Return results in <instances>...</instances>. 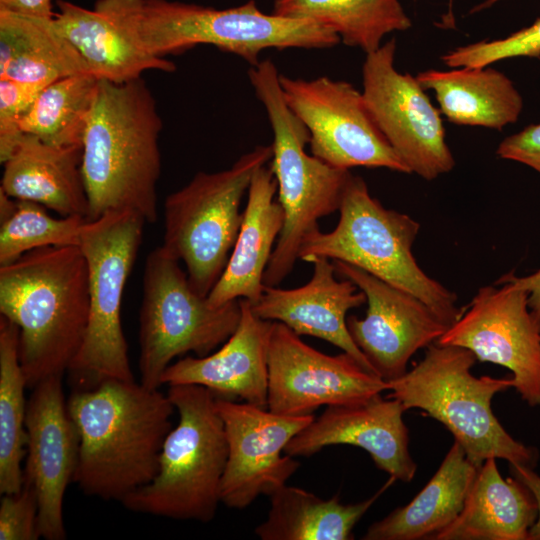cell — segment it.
Segmentation results:
<instances>
[{
  "mask_svg": "<svg viewBox=\"0 0 540 540\" xmlns=\"http://www.w3.org/2000/svg\"><path fill=\"white\" fill-rule=\"evenodd\" d=\"M389 388L388 381L364 369L346 352L324 354L285 324L273 321L268 348L269 411L305 416L322 405L362 402Z\"/></svg>",
  "mask_w": 540,
  "mask_h": 540,
  "instance_id": "15",
  "label": "cell"
},
{
  "mask_svg": "<svg viewBox=\"0 0 540 540\" xmlns=\"http://www.w3.org/2000/svg\"><path fill=\"white\" fill-rule=\"evenodd\" d=\"M273 155L272 145L257 146L230 168L198 172L164 203L163 250L182 261L192 288L207 297L220 279L236 242L240 205L252 177Z\"/></svg>",
  "mask_w": 540,
  "mask_h": 540,
  "instance_id": "10",
  "label": "cell"
},
{
  "mask_svg": "<svg viewBox=\"0 0 540 540\" xmlns=\"http://www.w3.org/2000/svg\"><path fill=\"white\" fill-rule=\"evenodd\" d=\"M272 13L322 24L366 54L377 50L385 35L412 25L399 0H275Z\"/></svg>",
  "mask_w": 540,
  "mask_h": 540,
  "instance_id": "30",
  "label": "cell"
},
{
  "mask_svg": "<svg viewBox=\"0 0 540 540\" xmlns=\"http://www.w3.org/2000/svg\"><path fill=\"white\" fill-rule=\"evenodd\" d=\"M177 259L160 246L145 261L139 314L140 383L150 389L174 358L188 352L197 357L212 353L236 330L240 299L213 306L190 285Z\"/></svg>",
  "mask_w": 540,
  "mask_h": 540,
  "instance_id": "11",
  "label": "cell"
},
{
  "mask_svg": "<svg viewBox=\"0 0 540 540\" xmlns=\"http://www.w3.org/2000/svg\"><path fill=\"white\" fill-rule=\"evenodd\" d=\"M62 377H48L32 388L25 418L23 482L36 493L39 534L46 540L66 539L63 499L79 458L80 437L68 412Z\"/></svg>",
  "mask_w": 540,
  "mask_h": 540,
  "instance_id": "18",
  "label": "cell"
},
{
  "mask_svg": "<svg viewBox=\"0 0 540 540\" xmlns=\"http://www.w3.org/2000/svg\"><path fill=\"white\" fill-rule=\"evenodd\" d=\"M68 412L79 437L74 480L91 497L122 502L158 473L175 410L168 395L134 381L72 391Z\"/></svg>",
  "mask_w": 540,
  "mask_h": 540,
  "instance_id": "1",
  "label": "cell"
},
{
  "mask_svg": "<svg viewBox=\"0 0 540 540\" xmlns=\"http://www.w3.org/2000/svg\"><path fill=\"white\" fill-rule=\"evenodd\" d=\"M333 264L337 275L352 281L366 296L365 317H347L354 343L381 378L401 377L410 358L436 342L448 326L416 296L351 264Z\"/></svg>",
  "mask_w": 540,
  "mask_h": 540,
  "instance_id": "17",
  "label": "cell"
},
{
  "mask_svg": "<svg viewBox=\"0 0 540 540\" xmlns=\"http://www.w3.org/2000/svg\"><path fill=\"white\" fill-rule=\"evenodd\" d=\"M477 471L459 442L454 441L424 488L407 505L371 524L362 538L433 539L461 513Z\"/></svg>",
  "mask_w": 540,
  "mask_h": 540,
  "instance_id": "27",
  "label": "cell"
},
{
  "mask_svg": "<svg viewBox=\"0 0 540 540\" xmlns=\"http://www.w3.org/2000/svg\"><path fill=\"white\" fill-rule=\"evenodd\" d=\"M162 127L156 100L142 78L99 80L82 141L88 220L130 210L156 222Z\"/></svg>",
  "mask_w": 540,
  "mask_h": 540,
  "instance_id": "3",
  "label": "cell"
},
{
  "mask_svg": "<svg viewBox=\"0 0 540 540\" xmlns=\"http://www.w3.org/2000/svg\"><path fill=\"white\" fill-rule=\"evenodd\" d=\"M392 477L370 498L343 504L335 495L323 500L302 488L287 486L270 496L267 518L255 528L262 540H350L357 522L395 482Z\"/></svg>",
  "mask_w": 540,
  "mask_h": 540,
  "instance_id": "29",
  "label": "cell"
},
{
  "mask_svg": "<svg viewBox=\"0 0 540 540\" xmlns=\"http://www.w3.org/2000/svg\"><path fill=\"white\" fill-rule=\"evenodd\" d=\"M497 282H511L528 294V306L533 315L540 320V269L536 272L518 277L513 272H509L500 277Z\"/></svg>",
  "mask_w": 540,
  "mask_h": 540,
  "instance_id": "39",
  "label": "cell"
},
{
  "mask_svg": "<svg viewBox=\"0 0 540 540\" xmlns=\"http://www.w3.org/2000/svg\"><path fill=\"white\" fill-rule=\"evenodd\" d=\"M501 159L519 162L540 174V123L504 138L497 147Z\"/></svg>",
  "mask_w": 540,
  "mask_h": 540,
  "instance_id": "37",
  "label": "cell"
},
{
  "mask_svg": "<svg viewBox=\"0 0 540 540\" xmlns=\"http://www.w3.org/2000/svg\"><path fill=\"white\" fill-rule=\"evenodd\" d=\"M241 318L234 333L216 352L186 357L171 364L162 384H196L222 398H239L267 408L268 348L273 321L258 317L251 303L240 299Z\"/></svg>",
  "mask_w": 540,
  "mask_h": 540,
  "instance_id": "21",
  "label": "cell"
},
{
  "mask_svg": "<svg viewBox=\"0 0 540 540\" xmlns=\"http://www.w3.org/2000/svg\"><path fill=\"white\" fill-rule=\"evenodd\" d=\"M0 313L19 329L27 388L63 376L77 355L89 318L86 258L79 246H48L0 266Z\"/></svg>",
  "mask_w": 540,
  "mask_h": 540,
  "instance_id": "2",
  "label": "cell"
},
{
  "mask_svg": "<svg viewBox=\"0 0 540 540\" xmlns=\"http://www.w3.org/2000/svg\"><path fill=\"white\" fill-rule=\"evenodd\" d=\"M38 500L32 486L23 482L15 493L3 494L0 502V539L37 540Z\"/></svg>",
  "mask_w": 540,
  "mask_h": 540,
  "instance_id": "36",
  "label": "cell"
},
{
  "mask_svg": "<svg viewBox=\"0 0 540 540\" xmlns=\"http://www.w3.org/2000/svg\"><path fill=\"white\" fill-rule=\"evenodd\" d=\"M228 458L220 485V501L244 509L261 494L270 496L297 471L299 461L284 453L288 442L313 420L283 416L249 403L217 397Z\"/></svg>",
  "mask_w": 540,
  "mask_h": 540,
  "instance_id": "16",
  "label": "cell"
},
{
  "mask_svg": "<svg viewBox=\"0 0 540 540\" xmlns=\"http://www.w3.org/2000/svg\"><path fill=\"white\" fill-rule=\"evenodd\" d=\"M145 222L135 211H110L88 220L83 228L79 247L88 266L89 318L82 345L66 372L72 391L91 390L108 380H135L120 311Z\"/></svg>",
  "mask_w": 540,
  "mask_h": 540,
  "instance_id": "9",
  "label": "cell"
},
{
  "mask_svg": "<svg viewBox=\"0 0 540 540\" xmlns=\"http://www.w3.org/2000/svg\"><path fill=\"white\" fill-rule=\"evenodd\" d=\"M405 411L400 401L380 394L358 403L327 406L288 442L284 454L310 457L327 446L352 445L367 451L390 477L410 482L417 465L409 452Z\"/></svg>",
  "mask_w": 540,
  "mask_h": 540,
  "instance_id": "19",
  "label": "cell"
},
{
  "mask_svg": "<svg viewBox=\"0 0 540 540\" xmlns=\"http://www.w3.org/2000/svg\"><path fill=\"white\" fill-rule=\"evenodd\" d=\"M78 74L92 73L53 17L0 9V78L47 86Z\"/></svg>",
  "mask_w": 540,
  "mask_h": 540,
  "instance_id": "28",
  "label": "cell"
},
{
  "mask_svg": "<svg viewBox=\"0 0 540 540\" xmlns=\"http://www.w3.org/2000/svg\"><path fill=\"white\" fill-rule=\"evenodd\" d=\"M82 146H56L24 134L3 163L1 189L16 200L36 202L61 216L89 218Z\"/></svg>",
  "mask_w": 540,
  "mask_h": 540,
  "instance_id": "23",
  "label": "cell"
},
{
  "mask_svg": "<svg viewBox=\"0 0 540 540\" xmlns=\"http://www.w3.org/2000/svg\"><path fill=\"white\" fill-rule=\"evenodd\" d=\"M499 0H486L484 1L483 3H481L480 5L476 6L472 12H477V11H481L483 9H486L488 7H490L491 5L495 4L496 2H498Z\"/></svg>",
  "mask_w": 540,
  "mask_h": 540,
  "instance_id": "43",
  "label": "cell"
},
{
  "mask_svg": "<svg viewBox=\"0 0 540 540\" xmlns=\"http://www.w3.org/2000/svg\"><path fill=\"white\" fill-rule=\"evenodd\" d=\"M310 263L313 275L305 285L293 289L264 285L260 298L251 304L253 312L262 319L285 324L299 336L326 340L377 374L347 327V312L366 302L365 294L358 292L352 281L335 277L332 260L317 257Z\"/></svg>",
  "mask_w": 540,
  "mask_h": 540,
  "instance_id": "20",
  "label": "cell"
},
{
  "mask_svg": "<svg viewBox=\"0 0 540 540\" xmlns=\"http://www.w3.org/2000/svg\"><path fill=\"white\" fill-rule=\"evenodd\" d=\"M46 86L0 78V162L15 151L24 132L20 122Z\"/></svg>",
  "mask_w": 540,
  "mask_h": 540,
  "instance_id": "35",
  "label": "cell"
},
{
  "mask_svg": "<svg viewBox=\"0 0 540 540\" xmlns=\"http://www.w3.org/2000/svg\"><path fill=\"white\" fill-rule=\"evenodd\" d=\"M330 232L307 235L299 259L317 257L358 267L423 301L449 327L462 314L457 296L418 265L412 246L420 224L407 214L385 208L372 197L366 182L351 175Z\"/></svg>",
  "mask_w": 540,
  "mask_h": 540,
  "instance_id": "7",
  "label": "cell"
},
{
  "mask_svg": "<svg viewBox=\"0 0 540 540\" xmlns=\"http://www.w3.org/2000/svg\"><path fill=\"white\" fill-rule=\"evenodd\" d=\"M436 343L466 348L481 362L509 369L522 400L540 405V320L528 306L527 292L515 284L480 287Z\"/></svg>",
  "mask_w": 540,
  "mask_h": 540,
  "instance_id": "14",
  "label": "cell"
},
{
  "mask_svg": "<svg viewBox=\"0 0 540 540\" xmlns=\"http://www.w3.org/2000/svg\"><path fill=\"white\" fill-rule=\"evenodd\" d=\"M452 2L453 0H449V9H448V15L443 19L444 26L446 27H453L454 26V18L452 15Z\"/></svg>",
  "mask_w": 540,
  "mask_h": 540,
  "instance_id": "42",
  "label": "cell"
},
{
  "mask_svg": "<svg viewBox=\"0 0 540 540\" xmlns=\"http://www.w3.org/2000/svg\"><path fill=\"white\" fill-rule=\"evenodd\" d=\"M537 504L516 477L504 479L495 458L478 468L464 507L434 540H529Z\"/></svg>",
  "mask_w": 540,
  "mask_h": 540,
  "instance_id": "24",
  "label": "cell"
},
{
  "mask_svg": "<svg viewBox=\"0 0 540 540\" xmlns=\"http://www.w3.org/2000/svg\"><path fill=\"white\" fill-rule=\"evenodd\" d=\"M53 21L99 80L125 83L147 70L172 72L173 62L148 54L114 19L98 9L57 1Z\"/></svg>",
  "mask_w": 540,
  "mask_h": 540,
  "instance_id": "25",
  "label": "cell"
},
{
  "mask_svg": "<svg viewBox=\"0 0 540 540\" xmlns=\"http://www.w3.org/2000/svg\"><path fill=\"white\" fill-rule=\"evenodd\" d=\"M476 360L466 348L434 342L411 370L388 381L387 397L442 423L478 468L488 458L533 468L535 450L515 440L491 409L494 395L513 387V378L475 377L471 368Z\"/></svg>",
  "mask_w": 540,
  "mask_h": 540,
  "instance_id": "6",
  "label": "cell"
},
{
  "mask_svg": "<svg viewBox=\"0 0 540 540\" xmlns=\"http://www.w3.org/2000/svg\"><path fill=\"white\" fill-rule=\"evenodd\" d=\"M273 131L270 167L277 182L284 224L264 273L266 286H278L299 259L304 238L319 229L318 220L339 210L349 170L332 167L306 152L310 134L287 105L273 61L260 60L248 71Z\"/></svg>",
  "mask_w": 540,
  "mask_h": 540,
  "instance_id": "5",
  "label": "cell"
},
{
  "mask_svg": "<svg viewBox=\"0 0 540 540\" xmlns=\"http://www.w3.org/2000/svg\"><path fill=\"white\" fill-rule=\"evenodd\" d=\"M98 83L93 74H78L47 85L22 118L21 130L51 145L82 146Z\"/></svg>",
  "mask_w": 540,
  "mask_h": 540,
  "instance_id": "32",
  "label": "cell"
},
{
  "mask_svg": "<svg viewBox=\"0 0 540 540\" xmlns=\"http://www.w3.org/2000/svg\"><path fill=\"white\" fill-rule=\"evenodd\" d=\"M87 221L81 216L54 218L41 204L17 200L15 213L0 224V266L11 264L35 249L79 246Z\"/></svg>",
  "mask_w": 540,
  "mask_h": 540,
  "instance_id": "33",
  "label": "cell"
},
{
  "mask_svg": "<svg viewBox=\"0 0 540 540\" xmlns=\"http://www.w3.org/2000/svg\"><path fill=\"white\" fill-rule=\"evenodd\" d=\"M94 8L114 19L148 54L161 58L206 44L253 66L266 49H319L340 42L322 24L266 14L254 0L227 9L169 0H98Z\"/></svg>",
  "mask_w": 540,
  "mask_h": 540,
  "instance_id": "4",
  "label": "cell"
},
{
  "mask_svg": "<svg viewBox=\"0 0 540 540\" xmlns=\"http://www.w3.org/2000/svg\"><path fill=\"white\" fill-rule=\"evenodd\" d=\"M510 470L514 477L523 482L532 492L537 504V518L529 532V540H540V476L532 467L512 465Z\"/></svg>",
  "mask_w": 540,
  "mask_h": 540,
  "instance_id": "38",
  "label": "cell"
},
{
  "mask_svg": "<svg viewBox=\"0 0 540 540\" xmlns=\"http://www.w3.org/2000/svg\"><path fill=\"white\" fill-rule=\"evenodd\" d=\"M514 57L540 59V18L505 38L459 46L450 51L448 59L451 66L461 68L490 66Z\"/></svg>",
  "mask_w": 540,
  "mask_h": 540,
  "instance_id": "34",
  "label": "cell"
},
{
  "mask_svg": "<svg viewBox=\"0 0 540 540\" xmlns=\"http://www.w3.org/2000/svg\"><path fill=\"white\" fill-rule=\"evenodd\" d=\"M19 329L0 318V493L18 492L23 485L21 463L26 455L27 388L19 353Z\"/></svg>",
  "mask_w": 540,
  "mask_h": 540,
  "instance_id": "31",
  "label": "cell"
},
{
  "mask_svg": "<svg viewBox=\"0 0 540 540\" xmlns=\"http://www.w3.org/2000/svg\"><path fill=\"white\" fill-rule=\"evenodd\" d=\"M13 199L0 188V224L6 222L15 213L17 200Z\"/></svg>",
  "mask_w": 540,
  "mask_h": 540,
  "instance_id": "41",
  "label": "cell"
},
{
  "mask_svg": "<svg viewBox=\"0 0 540 540\" xmlns=\"http://www.w3.org/2000/svg\"><path fill=\"white\" fill-rule=\"evenodd\" d=\"M167 395L179 420L163 443L158 473L121 503L132 512L207 523L221 502L228 458L215 394L200 385L177 384L169 386Z\"/></svg>",
  "mask_w": 540,
  "mask_h": 540,
  "instance_id": "8",
  "label": "cell"
},
{
  "mask_svg": "<svg viewBox=\"0 0 540 540\" xmlns=\"http://www.w3.org/2000/svg\"><path fill=\"white\" fill-rule=\"evenodd\" d=\"M280 84L287 105L309 131L312 155L339 169L387 168L410 174L352 84L282 74Z\"/></svg>",
  "mask_w": 540,
  "mask_h": 540,
  "instance_id": "12",
  "label": "cell"
},
{
  "mask_svg": "<svg viewBox=\"0 0 540 540\" xmlns=\"http://www.w3.org/2000/svg\"><path fill=\"white\" fill-rule=\"evenodd\" d=\"M0 9L15 13L52 18V0H0Z\"/></svg>",
  "mask_w": 540,
  "mask_h": 540,
  "instance_id": "40",
  "label": "cell"
},
{
  "mask_svg": "<svg viewBox=\"0 0 540 540\" xmlns=\"http://www.w3.org/2000/svg\"><path fill=\"white\" fill-rule=\"evenodd\" d=\"M277 182L266 165L254 173L240 230L228 263L209 295L213 306L246 299L255 303L263 293V277L284 224V211L278 201Z\"/></svg>",
  "mask_w": 540,
  "mask_h": 540,
  "instance_id": "22",
  "label": "cell"
},
{
  "mask_svg": "<svg viewBox=\"0 0 540 540\" xmlns=\"http://www.w3.org/2000/svg\"><path fill=\"white\" fill-rule=\"evenodd\" d=\"M432 90L449 122L502 130L518 121L523 98L512 80L490 66L428 69L416 75Z\"/></svg>",
  "mask_w": 540,
  "mask_h": 540,
  "instance_id": "26",
  "label": "cell"
},
{
  "mask_svg": "<svg viewBox=\"0 0 540 540\" xmlns=\"http://www.w3.org/2000/svg\"><path fill=\"white\" fill-rule=\"evenodd\" d=\"M395 39L366 54L363 90L377 126L410 173L432 181L450 172L455 159L446 142L441 112L416 76L394 66Z\"/></svg>",
  "mask_w": 540,
  "mask_h": 540,
  "instance_id": "13",
  "label": "cell"
}]
</instances>
